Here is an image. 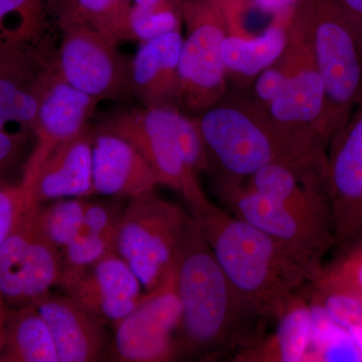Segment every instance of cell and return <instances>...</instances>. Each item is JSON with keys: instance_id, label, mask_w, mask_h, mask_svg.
Masks as SVG:
<instances>
[{"instance_id": "1", "label": "cell", "mask_w": 362, "mask_h": 362, "mask_svg": "<svg viewBox=\"0 0 362 362\" xmlns=\"http://www.w3.org/2000/svg\"><path fill=\"white\" fill-rule=\"evenodd\" d=\"M187 206L233 289L262 320L277 318L293 297L316 280L282 245L216 206L206 192Z\"/></svg>"}, {"instance_id": "2", "label": "cell", "mask_w": 362, "mask_h": 362, "mask_svg": "<svg viewBox=\"0 0 362 362\" xmlns=\"http://www.w3.org/2000/svg\"><path fill=\"white\" fill-rule=\"evenodd\" d=\"M173 269L181 306L177 354H237L258 341L252 325L263 320L233 289L190 214Z\"/></svg>"}, {"instance_id": "3", "label": "cell", "mask_w": 362, "mask_h": 362, "mask_svg": "<svg viewBox=\"0 0 362 362\" xmlns=\"http://www.w3.org/2000/svg\"><path fill=\"white\" fill-rule=\"evenodd\" d=\"M195 117L206 146L207 173H214L220 197L270 164L304 166L327 161V153L311 151L284 134L252 97L226 93Z\"/></svg>"}, {"instance_id": "4", "label": "cell", "mask_w": 362, "mask_h": 362, "mask_svg": "<svg viewBox=\"0 0 362 362\" xmlns=\"http://www.w3.org/2000/svg\"><path fill=\"white\" fill-rule=\"evenodd\" d=\"M96 130L132 144L149 164L157 183L173 188L185 202L204 192L199 176L207 173L209 161L197 117L178 107L142 106L112 114Z\"/></svg>"}, {"instance_id": "5", "label": "cell", "mask_w": 362, "mask_h": 362, "mask_svg": "<svg viewBox=\"0 0 362 362\" xmlns=\"http://www.w3.org/2000/svg\"><path fill=\"white\" fill-rule=\"evenodd\" d=\"M295 11L308 33L322 77L331 141L362 97V40L337 0H299Z\"/></svg>"}, {"instance_id": "6", "label": "cell", "mask_w": 362, "mask_h": 362, "mask_svg": "<svg viewBox=\"0 0 362 362\" xmlns=\"http://www.w3.org/2000/svg\"><path fill=\"white\" fill-rule=\"evenodd\" d=\"M287 75L284 89L268 107L274 124L305 148L327 153L325 88L308 33L293 11L287 44L277 62Z\"/></svg>"}, {"instance_id": "7", "label": "cell", "mask_w": 362, "mask_h": 362, "mask_svg": "<svg viewBox=\"0 0 362 362\" xmlns=\"http://www.w3.org/2000/svg\"><path fill=\"white\" fill-rule=\"evenodd\" d=\"M178 108L201 115L225 96L223 45L228 33L225 0H183Z\"/></svg>"}, {"instance_id": "8", "label": "cell", "mask_w": 362, "mask_h": 362, "mask_svg": "<svg viewBox=\"0 0 362 362\" xmlns=\"http://www.w3.org/2000/svg\"><path fill=\"white\" fill-rule=\"evenodd\" d=\"M189 213L154 192L133 197L123 207L115 251L134 271L147 292L173 269Z\"/></svg>"}, {"instance_id": "9", "label": "cell", "mask_w": 362, "mask_h": 362, "mask_svg": "<svg viewBox=\"0 0 362 362\" xmlns=\"http://www.w3.org/2000/svg\"><path fill=\"white\" fill-rule=\"evenodd\" d=\"M59 28L56 66L66 83L99 103L132 97L131 59L119 51L118 44L83 23Z\"/></svg>"}, {"instance_id": "10", "label": "cell", "mask_w": 362, "mask_h": 362, "mask_svg": "<svg viewBox=\"0 0 362 362\" xmlns=\"http://www.w3.org/2000/svg\"><path fill=\"white\" fill-rule=\"evenodd\" d=\"M39 206L28 199L18 223L0 246V296L8 308L33 303L61 282L63 256L40 232Z\"/></svg>"}, {"instance_id": "11", "label": "cell", "mask_w": 362, "mask_h": 362, "mask_svg": "<svg viewBox=\"0 0 362 362\" xmlns=\"http://www.w3.org/2000/svg\"><path fill=\"white\" fill-rule=\"evenodd\" d=\"M230 213L247 221L282 245L315 279L337 238L333 228L298 214L269 195L240 187L220 197Z\"/></svg>"}, {"instance_id": "12", "label": "cell", "mask_w": 362, "mask_h": 362, "mask_svg": "<svg viewBox=\"0 0 362 362\" xmlns=\"http://www.w3.org/2000/svg\"><path fill=\"white\" fill-rule=\"evenodd\" d=\"M181 306L171 269L156 289L115 324V354L126 362L168 361L177 356Z\"/></svg>"}, {"instance_id": "13", "label": "cell", "mask_w": 362, "mask_h": 362, "mask_svg": "<svg viewBox=\"0 0 362 362\" xmlns=\"http://www.w3.org/2000/svg\"><path fill=\"white\" fill-rule=\"evenodd\" d=\"M326 183L337 242L362 235V97L327 149Z\"/></svg>"}, {"instance_id": "14", "label": "cell", "mask_w": 362, "mask_h": 362, "mask_svg": "<svg viewBox=\"0 0 362 362\" xmlns=\"http://www.w3.org/2000/svg\"><path fill=\"white\" fill-rule=\"evenodd\" d=\"M98 104L97 100L66 83L56 69L45 86L33 123L35 148L25 163L21 181L23 187L57 146L89 125Z\"/></svg>"}, {"instance_id": "15", "label": "cell", "mask_w": 362, "mask_h": 362, "mask_svg": "<svg viewBox=\"0 0 362 362\" xmlns=\"http://www.w3.org/2000/svg\"><path fill=\"white\" fill-rule=\"evenodd\" d=\"M142 287L134 271L112 252L81 274L65 291L100 320L117 324L144 296Z\"/></svg>"}, {"instance_id": "16", "label": "cell", "mask_w": 362, "mask_h": 362, "mask_svg": "<svg viewBox=\"0 0 362 362\" xmlns=\"http://www.w3.org/2000/svg\"><path fill=\"white\" fill-rule=\"evenodd\" d=\"M90 124L57 146L37 169L25 189L35 204L63 199H87L93 189V142Z\"/></svg>"}, {"instance_id": "17", "label": "cell", "mask_w": 362, "mask_h": 362, "mask_svg": "<svg viewBox=\"0 0 362 362\" xmlns=\"http://www.w3.org/2000/svg\"><path fill=\"white\" fill-rule=\"evenodd\" d=\"M326 164H270L259 169L242 187L274 197L298 214L334 230Z\"/></svg>"}, {"instance_id": "18", "label": "cell", "mask_w": 362, "mask_h": 362, "mask_svg": "<svg viewBox=\"0 0 362 362\" xmlns=\"http://www.w3.org/2000/svg\"><path fill=\"white\" fill-rule=\"evenodd\" d=\"M156 175L129 142L113 133L95 129L93 142L94 194L129 199L154 190Z\"/></svg>"}, {"instance_id": "19", "label": "cell", "mask_w": 362, "mask_h": 362, "mask_svg": "<svg viewBox=\"0 0 362 362\" xmlns=\"http://www.w3.org/2000/svg\"><path fill=\"white\" fill-rule=\"evenodd\" d=\"M33 303L51 329L59 361L92 362L103 357L107 343L105 322L73 297L49 291Z\"/></svg>"}, {"instance_id": "20", "label": "cell", "mask_w": 362, "mask_h": 362, "mask_svg": "<svg viewBox=\"0 0 362 362\" xmlns=\"http://www.w3.org/2000/svg\"><path fill=\"white\" fill-rule=\"evenodd\" d=\"M181 30L141 42L131 59V89L147 108L178 107Z\"/></svg>"}, {"instance_id": "21", "label": "cell", "mask_w": 362, "mask_h": 362, "mask_svg": "<svg viewBox=\"0 0 362 362\" xmlns=\"http://www.w3.org/2000/svg\"><path fill=\"white\" fill-rule=\"evenodd\" d=\"M119 201H89L77 233L63 252L59 286L64 290L89 267L116 252L117 228L124 207Z\"/></svg>"}, {"instance_id": "22", "label": "cell", "mask_w": 362, "mask_h": 362, "mask_svg": "<svg viewBox=\"0 0 362 362\" xmlns=\"http://www.w3.org/2000/svg\"><path fill=\"white\" fill-rule=\"evenodd\" d=\"M294 8L273 16L270 25L259 35L228 33L223 45L228 78L251 82L262 71L277 63L287 44Z\"/></svg>"}, {"instance_id": "23", "label": "cell", "mask_w": 362, "mask_h": 362, "mask_svg": "<svg viewBox=\"0 0 362 362\" xmlns=\"http://www.w3.org/2000/svg\"><path fill=\"white\" fill-rule=\"evenodd\" d=\"M305 291L293 297L279 314L274 334L240 350L233 358L239 361H306L311 344L312 315Z\"/></svg>"}, {"instance_id": "24", "label": "cell", "mask_w": 362, "mask_h": 362, "mask_svg": "<svg viewBox=\"0 0 362 362\" xmlns=\"http://www.w3.org/2000/svg\"><path fill=\"white\" fill-rule=\"evenodd\" d=\"M2 362H59L54 337L35 303L9 308Z\"/></svg>"}, {"instance_id": "25", "label": "cell", "mask_w": 362, "mask_h": 362, "mask_svg": "<svg viewBox=\"0 0 362 362\" xmlns=\"http://www.w3.org/2000/svg\"><path fill=\"white\" fill-rule=\"evenodd\" d=\"M54 70L49 75L39 76L0 66V130L16 123L32 133L42 93Z\"/></svg>"}, {"instance_id": "26", "label": "cell", "mask_w": 362, "mask_h": 362, "mask_svg": "<svg viewBox=\"0 0 362 362\" xmlns=\"http://www.w3.org/2000/svg\"><path fill=\"white\" fill-rule=\"evenodd\" d=\"M133 0H54L52 4L58 25L83 23L116 44L132 42L128 16Z\"/></svg>"}, {"instance_id": "27", "label": "cell", "mask_w": 362, "mask_h": 362, "mask_svg": "<svg viewBox=\"0 0 362 362\" xmlns=\"http://www.w3.org/2000/svg\"><path fill=\"white\" fill-rule=\"evenodd\" d=\"M183 0H161L149 4H132L128 16L132 42L156 39L181 30Z\"/></svg>"}, {"instance_id": "28", "label": "cell", "mask_w": 362, "mask_h": 362, "mask_svg": "<svg viewBox=\"0 0 362 362\" xmlns=\"http://www.w3.org/2000/svg\"><path fill=\"white\" fill-rule=\"evenodd\" d=\"M49 0H0V42L51 35L47 26Z\"/></svg>"}, {"instance_id": "29", "label": "cell", "mask_w": 362, "mask_h": 362, "mask_svg": "<svg viewBox=\"0 0 362 362\" xmlns=\"http://www.w3.org/2000/svg\"><path fill=\"white\" fill-rule=\"evenodd\" d=\"M89 201L86 199H63L49 206H39L37 223L45 239L62 252L68 247L84 218Z\"/></svg>"}, {"instance_id": "30", "label": "cell", "mask_w": 362, "mask_h": 362, "mask_svg": "<svg viewBox=\"0 0 362 362\" xmlns=\"http://www.w3.org/2000/svg\"><path fill=\"white\" fill-rule=\"evenodd\" d=\"M28 202V194L21 182H8L0 177V246L13 230Z\"/></svg>"}, {"instance_id": "31", "label": "cell", "mask_w": 362, "mask_h": 362, "mask_svg": "<svg viewBox=\"0 0 362 362\" xmlns=\"http://www.w3.org/2000/svg\"><path fill=\"white\" fill-rule=\"evenodd\" d=\"M287 83V75L282 66L275 65L266 69L254 80V99L262 106H269L281 94Z\"/></svg>"}, {"instance_id": "32", "label": "cell", "mask_w": 362, "mask_h": 362, "mask_svg": "<svg viewBox=\"0 0 362 362\" xmlns=\"http://www.w3.org/2000/svg\"><path fill=\"white\" fill-rule=\"evenodd\" d=\"M30 135V132L23 129L0 130V177H4L20 162Z\"/></svg>"}, {"instance_id": "33", "label": "cell", "mask_w": 362, "mask_h": 362, "mask_svg": "<svg viewBox=\"0 0 362 362\" xmlns=\"http://www.w3.org/2000/svg\"><path fill=\"white\" fill-rule=\"evenodd\" d=\"M362 40V0H337Z\"/></svg>"}, {"instance_id": "34", "label": "cell", "mask_w": 362, "mask_h": 362, "mask_svg": "<svg viewBox=\"0 0 362 362\" xmlns=\"http://www.w3.org/2000/svg\"><path fill=\"white\" fill-rule=\"evenodd\" d=\"M343 279L349 281L350 284L361 293L362 295V259L350 258L345 263L341 271L338 273Z\"/></svg>"}, {"instance_id": "35", "label": "cell", "mask_w": 362, "mask_h": 362, "mask_svg": "<svg viewBox=\"0 0 362 362\" xmlns=\"http://www.w3.org/2000/svg\"><path fill=\"white\" fill-rule=\"evenodd\" d=\"M9 308L6 302L0 296V352L2 351L6 339V329L7 322V315H8Z\"/></svg>"}, {"instance_id": "36", "label": "cell", "mask_w": 362, "mask_h": 362, "mask_svg": "<svg viewBox=\"0 0 362 362\" xmlns=\"http://www.w3.org/2000/svg\"><path fill=\"white\" fill-rule=\"evenodd\" d=\"M352 258L361 259H362V247L352 256Z\"/></svg>"}, {"instance_id": "37", "label": "cell", "mask_w": 362, "mask_h": 362, "mask_svg": "<svg viewBox=\"0 0 362 362\" xmlns=\"http://www.w3.org/2000/svg\"><path fill=\"white\" fill-rule=\"evenodd\" d=\"M54 0H49V6H52V2H54Z\"/></svg>"}]
</instances>
